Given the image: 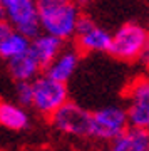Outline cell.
Returning <instances> with one entry per match:
<instances>
[{"label":"cell","mask_w":149,"mask_h":151,"mask_svg":"<svg viewBox=\"0 0 149 151\" xmlns=\"http://www.w3.org/2000/svg\"><path fill=\"white\" fill-rule=\"evenodd\" d=\"M80 4L75 0H37L40 30L60 40H72L80 19Z\"/></svg>","instance_id":"cell-1"},{"label":"cell","mask_w":149,"mask_h":151,"mask_svg":"<svg viewBox=\"0 0 149 151\" xmlns=\"http://www.w3.org/2000/svg\"><path fill=\"white\" fill-rule=\"evenodd\" d=\"M149 44V30L138 22H126L111 34L107 52L124 62L139 60L146 45Z\"/></svg>","instance_id":"cell-2"},{"label":"cell","mask_w":149,"mask_h":151,"mask_svg":"<svg viewBox=\"0 0 149 151\" xmlns=\"http://www.w3.org/2000/svg\"><path fill=\"white\" fill-rule=\"evenodd\" d=\"M32 104L30 108L35 109L44 118H50L65 101H69V89L67 84L55 81L47 74H40L32 81Z\"/></svg>","instance_id":"cell-3"},{"label":"cell","mask_w":149,"mask_h":151,"mask_svg":"<svg viewBox=\"0 0 149 151\" xmlns=\"http://www.w3.org/2000/svg\"><path fill=\"white\" fill-rule=\"evenodd\" d=\"M128 128H129V119L126 108L106 106V108H101L94 113H91L89 138L109 143Z\"/></svg>","instance_id":"cell-4"},{"label":"cell","mask_w":149,"mask_h":151,"mask_svg":"<svg viewBox=\"0 0 149 151\" xmlns=\"http://www.w3.org/2000/svg\"><path fill=\"white\" fill-rule=\"evenodd\" d=\"M2 19L32 39L40 32L37 12V0H0Z\"/></svg>","instance_id":"cell-5"},{"label":"cell","mask_w":149,"mask_h":151,"mask_svg":"<svg viewBox=\"0 0 149 151\" xmlns=\"http://www.w3.org/2000/svg\"><path fill=\"white\" fill-rule=\"evenodd\" d=\"M49 119H50V124L62 134L75 136V138H89L91 111L82 108L80 104L65 101Z\"/></svg>","instance_id":"cell-6"},{"label":"cell","mask_w":149,"mask_h":151,"mask_svg":"<svg viewBox=\"0 0 149 151\" xmlns=\"http://www.w3.org/2000/svg\"><path fill=\"white\" fill-rule=\"evenodd\" d=\"M72 40L80 54L107 52L111 44V32L97 25L91 17L80 15Z\"/></svg>","instance_id":"cell-7"},{"label":"cell","mask_w":149,"mask_h":151,"mask_svg":"<svg viewBox=\"0 0 149 151\" xmlns=\"http://www.w3.org/2000/svg\"><path fill=\"white\" fill-rule=\"evenodd\" d=\"M126 97L129 126L146 128L149 123V76L134 79L126 91Z\"/></svg>","instance_id":"cell-8"},{"label":"cell","mask_w":149,"mask_h":151,"mask_svg":"<svg viewBox=\"0 0 149 151\" xmlns=\"http://www.w3.org/2000/svg\"><path fill=\"white\" fill-rule=\"evenodd\" d=\"M80 62V52L77 50L75 45L72 47H62V50L55 55V59L44 69V74H47L49 77H52L55 81L65 82L69 81L77 70Z\"/></svg>","instance_id":"cell-9"},{"label":"cell","mask_w":149,"mask_h":151,"mask_svg":"<svg viewBox=\"0 0 149 151\" xmlns=\"http://www.w3.org/2000/svg\"><path fill=\"white\" fill-rule=\"evenodd\" d=\"M30 39L19 32L12 24L0 19V59L7 62L17 55L24 54L29 50Z\"/></svg>","instance_id":"cell-10"},{"label":"cell","mask_w":149,"mask_h":151,"mask_svg":"<svg viewBox=\"0 0 149 151\" xmlns=\"http://www.w3.org/2000/svg\"><path fill=\"white\" fill-rule=\"evenodd\" d=\"M64 45H65L64 40H60V39L40 30L37 35H34L30 39L29 52L34 55V59L39 62V65L42 67V72H44V69L55 59V55L62 50Z\"/></svg>","instance_id":"cell-11"},{"label":"cell","mask_w":149,"mask_h":151,"mask_svg":"<svg viewBox=\"0 0 149 151\" xmlns=\"http://www.w3.org/2000/svg\"><path fill=\"white\" fill-rule=\"evenodd\" d=\"M107 151H149V134L146 128L129 126L126 131L109 141Z\"/></svg>","instance_id":"cell-12"},{"label":"cell","mask_w":149,"mask_h":151,"mask_svg":"<svg viewBox=\"0 0 149 151\" xmlns=\"http://www.w3.org/2000/svg\"><path fill=\"white\" fill-rule=\"evenodd\" d=\"M0 126L9 131H24L30 126V114L19 103L0 101Z\"/></svg>","instance_id":"cell-13"},{"label":"cell","mask_w":149,"mask_h":151,"mask_svg":"<svg viewBox=\"0 0 149 151\" xmlns=\"http://www.w3.org/2000/svg\"><path fill=\"white\" fill-rule=\"evenodd\" d=\"M7 69L10 72V76L19 81H32L34 77H37L42 72V67L39 65V62L34 59V55L27 50L24 54L17 55L14 59L7 60Z\"/></svg>","instance_id":"cell-14"},{"label":"cell","mask_w":149,"mask_h":151,"mask_svg":"<svg viewBox=\"0 0 149 151\" xmlns=\"http://www.w3.org/2000/svg\"><path fill=\"white\" fill-rule=\"evenodd\" d=\"M17 103L24 108H30L32 104V82L30 81H19L15 86Z\"/></svg>","instance_id":"cell-15"},{"label":"cell","mask_w":149,"mask_h":151,"mask_svg":"<svg viewBox=\"0 0 149 151\" xmlns=\"http://www.w3.org/2000/svg\"><path fill=\"white\" fill-rule=\"evenodd\" d=\"M139 60H143L144 64H146V67L149 69V44L146 45V49H144V52H143V55H141Z\"/></svg>","instance_id":"cell-16"},{"label":"cell","mask_w":149,"mask_h":151,"mask_svg":"<svg viewBox=\"0 0 149 151\" xmlns=\"http://www.w3.org/2000/svg\"><path fill=\"white\" fill-rule=\"evenodd\" d=\"M75 2H79V4H85V2H89V0H75Z\"/></svg>","instance_id":"cell-17"},{"label":"cell","mask_w":149,"mask_h":151,"mask_svg":"<svg viewBox=\"0 0 149 151\" xmlns=\"http://www.w3.org/2000/svg\"><path fill=\"white\" fill-rule=\"evenodd\" d=\"M146 131H148V134H149V123H148V126H146Z\"/></svg>","instance_id":"cell-18"},{"label":"cell","mask_w":149,"mask_h":151,"mask_svg":"<svg viewBox=\"0 0 149 151\" xmlns=\"http://www.w3.org/2000/svg\"><path fill=\"white\" fill-rule=\"evenodd\" d=\"M0 19H2V7H0Z\"/></svg>","instance_id":"cell-19"}]
</instances>
